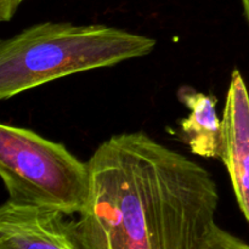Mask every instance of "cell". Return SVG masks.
<instances>
[{
    "label": "cell",
    "instance_id": "1",
    "mask_svg": "<svg viewBox=\"0 0 249 249\" xmlns=\"http://www.w3.org/2000/svg\"><path fill=\"white\" fill-rule=\"evenodd\" d=\"M88 165L82 249L203 247L220 199L206 168L141 131L111 136Z\"/></svg>",
    "mask_w": 249,
    "mask_h": 249
},
{
    "label": "cell",
    "instance_id": "2",
    "mask_svg": "<svg viewBox=\"0 0 249 249\" xmlns=\"http://www.w3.org/2000/svg\"><path fill=\"white\" fill-rule=\"evenodd\" d=\"M157 41L106 24L43 22L0 44V99L80 72L148 56Z\"/></svg>",
    "mask_w": 249,
    "mask_h": 249
},
{
    "label": "cell",
    "instance_id": "3",
    "mask_svg": "<svg viewBox=\"0 0 249 249\" xmlns=\"http://www.w3.org/2000/svg\"><path fill=\"white\" fill-rule=\"evenodd\" d=\"M0 177L9 199L79 214L89 191V165L65 145L31 129L0 125Z\"/></svg>",
    "mask_w": 249,
    "mask_h": 249
},
{
    "label": "cell",
    "instance_id": "4",
    "mask_svg": "<svg viewBox=\"0 0 249 249\" xmlns=\"http://www.w3.org/2000/svg\"><path fill=\"white\" fill-rule=\"evenodd\" d=\"M0 249H82L74 219L7 199L0 207Z\"/></svg>",
    "mask_w": 249,
    "mask_h": 249
},
{
    "label": "cell",
    "instance_id": "5",
    "mask_svg": "<svg viewBox=\"0 0 249 249\" xmlns=\"http://www.w3.org/2000/svg\"><path fill=\"white\" fill-rule=\"evenodd\" d=\"M219 160L228 169L236 201L249 223V92L238 70H233L226 94Z\"/></svg>",
    "mask_w": 249,
    "mask_h": 249
},
{
    "label": "cell",
    "instance_id": "6",
    "mask_svg": "<svg viewBox=\"0 0 249 249\" xmlns=\"http://www.w3.org/2000/svg\"><path fill=\"white\" fill-rule=\"evenodd\" d=\"M180 102L187 107L189 116L180 122V135L194 155L219 158L221 121L216 113L218 99L184 85L178 90Z\"/></svg>",
    "mask_w": 249,
    "mask_h": 249
},
{
    "label": "cell",
    "instance_id": "7",
    "mask_svg": "<svg viewBox=\"0 0 249 249\" xmlns=\"http://www.w3.org/2000/svg\"><path fill=\"white\" fill-rule=\"evenodd\" d=\"M202 249H249V245L214 224Z\"/></svg>",
    "mask_w": 249,
    "mask_h": 249
},
{
    "label": "cell",
    "instance_id": "8",
    "mask_svg": "<svg viewBox=\"0 0 249 249\" xmlns=\"http://www.w3.org/2000/svg\"><path fill=\"white\" fill-rule=\"evenodd\" d=\"M24 0H0V21L9 22Z\"/></svg>",
    "mask_w": 249,
    "mask_h": 249
},
{
    "label": "cell",
    "instance_id": "9",
    "mask_svg": "<svg viewBox=\"0 0 249 249\" xmlns=\"http://www.w3.org/2000/svg\"><path fill=\"white\" fill-rule=\"evenodd\" d=\"M243 5V10H245V15L246 18H247L248 23H249V0H241Z\"/></svg>",
    "mask_w": 249,
    "mask_h": 249
}]
</instances>
